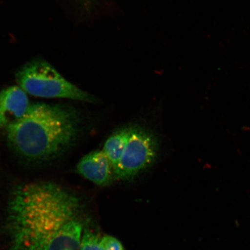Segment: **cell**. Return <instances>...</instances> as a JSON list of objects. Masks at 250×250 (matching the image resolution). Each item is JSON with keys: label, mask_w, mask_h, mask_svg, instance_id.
Returning a JSON list of instances; mask_svg holds the SVG:
<instances>
[{"label": "cell", "mask_w": 250, "mask_h": 250, "mask_svg": "<svg viewBox=\"0 0 250 250\" xmlns=\"http://www.w3.org/2000/svg\"><path fill=\"white\" fill-rule=\"evenodd\" d=\"M31 103L27 93L19 86H12L0 92V132L26 114Z\"/></svg>", "instance_id": "cell-6"}, {"label": "cell", "mask_w": 250, "mask_h": 250, "mask_svg": "<svg viewBox=\"0 0 250 250\" xmlns=\"http://www.w3.org/2000/svg\"><path fill=\"white\" fill-rule=\"evenodd\" d=\"M100 245L103 250H124L123 245L115 237L105 235L100 240Z\"/></svg>", "instance_id": "cell-9"}, {"label": "cell", "mask_w": 250, "mask_h": 250, "mask_svg": "<svg viewBox=\"0 0 250 250\" xmlns=\"http://www.w3.org/2000/svg\"><path fill=\"white\" fill-rule=\"evenodd\" d=\"M160 149L158 137L148 128L132 125L129 140L117 167L116 180L130 181L155 164Z\"/></svg>", "instance_id": "cell-4"}, {"label": "cell", "mask_w": 250, "mask_h": 250, "mask_svg": "<svg viewBox=\"0 0 250 250\" xmlns=\"http://www.w3.org/2000/svg\"><path fill=\"white\" fill-rule=\"evenodd\" d=\"M132 129V125L119 128L108 137L103 146L102 151L110 161L114 169L126 148Z\"/></svg>", "instance_id": "cell-7"}, {"label": "cell", "mask_w": 250, "mask_h": 250, "mask_svg": "<svg viewBox=\"0 0 250 250\" xmlns=\"http://www.w3.org/2000/svg\"><path fill=\"white\" fill-rule=\"evenodd\" d=\"M18 86L27 94L42 98H63L95 103L98 99L69 82L42 59L28 62L15 74Z\"/></svg>", "instance_id": "cell-3"}, {"label": "cell", "mask_w": 250, "mask_h": 250, "mask_svg": "<svg viewBox=\"0 0 250 250\" xmlns=\"http://www.w3.org/2000/svg\"><path fill=\"white\" fill-rule=\"evenodd\" d=\"M98 0H76L80 7L84 12H89L92 10Z\"/></svg>", "instance_id": "cell-10"}, {"label": "cell", "mask_w": 250, "mask_h": 250, "mask_svg": "<svg viewBox=\"0 0 250 250\" xmlns=\"http://www.w3.org/2000/svg\"><path fill=\"white\" fill-rule=\"evenodd\" d=\"M81 117L70 105L31 103L24 117L5 130L6 142L27 161L43 162L58 158L76 142Z\"/></svg>", "instance_id": "cell-2"}, {"label": "cell", "mask_w": 250, "mask_h": 250, "mask_svg": "<svg viewBox=\"0 0 250 250\" xmlns=\"http://www.w3.org/2000/svg\"><path fill=\"white\" fill-rule=\"evenodd\" d=\"M8 199L9 250H81L83 203L74 192L37 181L14 188Z\"/></svg>", "instance_id": "cell-1"}, {"label": "cell", "mask_w": 250, "mask_h": 250, "mask_svg": "<svg viewBox=\"0 0 250 250\" xmlns=\"http://www.w3.org/2000/svg\"><path fill=\"white\" fill-rule=\"evenodd\" d=\"M76 171L98 186H111L116 181L114 167L102 149L95 150L83 156L77 165Z\"/></svg>", "instance_id": "cell-5"}, {"label": "cell", "mask_w": 250, "mask_h": 250, "mask_svg": "<svg viewBox=\"0 0 250 250\" xmlns=\"http://www.w3.org/2000/svg\"><path fill=\"white\" fill-rule=\"evenodd\" d=\"M81 250H103L98 236L87 228L83 232Z\"/></svg>", "instance_id": "cell-8"}]
</instances>
